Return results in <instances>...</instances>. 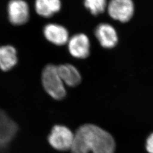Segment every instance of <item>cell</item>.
Returning a JSON list of instances; mask_svg holds the SVG:
<instances>
[{"mask_svg":"<svg viewBox=\"0 0 153 153\" xmlns=\"http://www.w3.org/2000/svg\"><path fill=\"white\" fill-rule=\"evenodd\" d=\"M107 10L114 20L121 23L129 22L134 13L133 0H110Z\"/></svg>","mask_w":153,"mask_h":153,"instance_id":"obj_3","label":"cell"},{"mask_svg":"<svg viewBox=\"0 0 153 153\" xmlns=\"http://www.w3.org/2000/svg\"><path fill=\"white\" fill-rule=\"evenodd\" d=\"M8 14L13 24L21 25L27 22L29 19V7L23 0H11L8 5Z\"/></svg>","mask_w":153,"mask_h":153,"instance_id":"obj_7","label":"cell"},{"mask_svg":"<svg viewBox=\"0 0 153 153\" xmlns=\"http://www.w3.org/2000/svg\"><path fill=\"white\" fill-rule=\"evenodd\" d=\"M84 5L93 16H98L107 10V0H84Z\"/></svg>","mask_w":153,"mask_h":153,"instance_id":"obj_11","label":"cell"},{"mask_svg":"<svg viewBox=\"0 0 153 153\" xmlns=\"http://www.w3.org/2000/svg\"><path fill=\"white\" fill-rule=\"evenodd\" d=\"M67 45L69 53L74 58L84 59L90 55V41L83 33H78L70 37Z\"/></svg>","mask_w":153,"mask_h":153,"instance_id":"obj_5","label":"cell"},{"mask_svg":"<svg viewBox=\"0 0 153 153\" xmlns=\"http://www.w3.org/2000/svg\"><path fill=\"white\" fill-rule=\"evenodd\" d=\"M43 33L48 42L57 46L67 44L70 39L66 28L57 23H48L45 25Z\"/></svg>","mask_w":153,"mask_h":153,"instance_id":"obj_8","label":"cell"},{"mask_svg":"<svg viewBox=\"0 0 153 153\" xmlns=\"http://www.w3.org/2000/svg\"><path fill=\"white\" fill-rule=\"evenodd\" d=\"M146 148L149 153H153V133H152L146 140Z\"/></svg>","mask_w":153,"mask_h":153,"instance_id":"obj_14","label":"cell"},{"mask_svg":"<svg viewBox=\"0 0 153 153\" xmlns=\"http://www.w3.org/2000/svg\"><path fill=\"white\" fill-rule=\"evenodd\" d=\"M42 81L45 91L53 98L61 100L65 97V84L59 75L57 66H46L42 72Z\"/></svg>","mask_w":153,"mask_h":153,"instance_id":"obj_2","label":"cell"},{"mask_svg":"<svg viewBox=\"0 0 153 153\" xmlns=\"http://www.w3.org/2000/svg\"><path fill=\"white\" fill-rule=\"evenodd\" d=\"M16 49L11 45L0 47V69L4 71L11 69L17 63Z\"/></svg>","mask_w":153,"mask_h":153,"instance_id":"obj_10","label":"cell"},{"mask_svg":"<svg viewBox=\"0 0 153 153\" xmlns=\"http://www.w3.org/2000/svg\"><path fill=\"white\" fill-rule=\"evenodd\" d=\"M74 138V134L67 127L55 126L48 137L49 144L55 149L66 152L71 150Z\"/></svg>","mask_w":153,"mask_h":153,"instance_id":"obj_4","label":"cell"},{"mask_svg":"<svg viewBox=\"0 0 153 153\" xmlns=\"http://www.w3.org/2000/svg\"><path fill=\"white\" fill-rule=\"evenodd\" d=\"M49 2L52 11L54 14L60 11L62 6L61 0H49Z\"/></svg>","mask_w":153,"mask_h":153,"instance_id":"obj_13","label":"cell"},{"mask_svg":"<svg viewBox=\"0 0 153 153\" xmlns=\"http://www.w3.org/2000/svg\"><path fill=\"white\" fill-rule=\"evenodd\" d=\"M35 8L40 16L49 18L54 15L49 4V0H36Z\"/></svg>","mask_w":153,"mask_h":153,"instance_id":"obj_12","label":"cell"},{"mask_svg":"<svg viewBox=\"0 0 153 153\" xmlns=\"http://www.w3.org/2000/svg\"><path fill=\"white\" fill-rule=\"evenodd\" d=\"M1 121H0V129H1Z\"/></svg>","mask_w":153,"mask_h":153,"instance_id":"obj_15","label":"cell"},{"mask_svg":"<svg viewBox=\"0 0 153 153\" xmlns=\"http://www.w3.org/2000/svg\"><path fill=\"white\" fill-rule=\"evenodd\" d=\"M95 35L100 45L106 49L114 48L118 43L117 33L109 23L99 24L95 30Z\"/></svg>","mask_w":153,"mask_h":153,"instance_id":"obj_6","label":"cell"},{"mask_svg":"<svg viewBox=\"0 0 153 153\" xmlns=\"http://www.w3.org/2000/svg\"><path fill=\"white\" fill-rule=\"evenodd\" d=\"M57 68L62 82L67 86L74 87L81 82V74L74 66L65 64L57 66Z\"/></svg>","mask_w":153,"mask_h":153,"instance_id":"obj_9","label":"cell"},{"mask_svg":"<svg viewBox=\"0 0 153 153\" xmlns=\"http://www.w3.org/2000/svg\"><path fill=\"white\" fill-rule=\"evenodd\" d=\"M115 142L108 132L98 126L84 124L74 134L71 153H114Z\"/></svg>","mask_w":153,"mask_h":153,"instance_id":"obj_1","label":"cell"}]
</instances>
